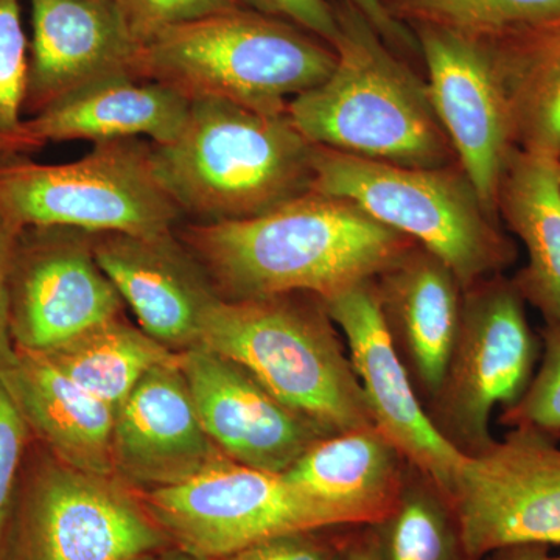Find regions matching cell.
Returning <instances> with one entry per match:
<instances>
[{
    "label": "cell",
    "instance_id": "obj_27",
    "mask_svg": "<svg viewBox=\"0 0 560 560\" xmlns=\"http://www.w3.org/2000/svg\"><path fill=\"white\" fill-rule=\"evenodd\" d=\"M378 526L385 560L458 559L460 545L452 512L425 478L420 485L407 481L399 506Z\"/></svg>",
    "mask_w": 560,
    "mask_h": 560
},
{
    "label": "cell",
    "instance_id": "obj_6",
    "mask_svg": "<svg viewBox=\"0 0 560 560\" xmlns=\"http://www.w3.org/2000/svg\"><path fill=\"white\" fill-rule=\"evenodd\" d=\"M313 191L353 202L440 257L463 289L503 275L517 249L458 164L411 168L315 145Z\"/></svg>",
    "mask_w": 560,
    "mask_h": 560
},
{
    "label": "cell",
    "instance_id": "obj_19",
    "mask_svg": "<svg viewBox=\"0 0 560 560\" xmlns=\"http://www.w3.org/2000/svg\"><path fill=\"white\" fill-rule=\"evenodd\" d=\"M374 280L390 340L427 405L440 389L455 345L463 285L440 257L419 245Z\"/></svg>",
    "mask_w": 560,
    "mask_h": 560
},
{
    "label": "cell",
    "instance_id": "obj_29",
    "mask_svg": "<svg viewBox=\"0 0 560 560\" xmlns=\"http://www.w3.org/2000/svg\"><path fill=\"white\" fill-rule=\"evenodd\" d=\"M539 366L528 389L500 416L503 425L526 430L551 441L560 438V323L545 324L540 330Z\"/></svg>",
    "mask_w": 560,
    "mask_h": 560
},
{
    "label": "cell",
    "instance_id": "obj_2",
    "mask_svg": "<svg viewBox=\"0 0 560 560\" xmlns=\"http://www.w3.org/2000/svg\"><path fill=\"white\" fill-rule=\"evenodd\" d=\"M337 65L323 83L290 101L287 114L313 145L411 168L458 164L429 86L370 21L337 0Z\"/></svg>",
    "mask_w": 560,
    "mask_h": 560
},
{
    "label": "cell",
    "instance_id": "obj_9",
    "mask_svg": "<svg viewBox=\"0 0 560 560\" xmlns=\"http://www.w3.org/2000/svg\"><path fill=\"white\" fill-rule=\"evenodd\" d=\"M541 353L511 279L492 276L463 293L458 334L438 393L425 405L431 422L464 455L492 444L490 416L528 389Z\"/></svg>",
    "mask_w": 560,
    "mask_h": 560
},
{
    "label": "cell",
    "instance_id": "obj_18",
    "mask_svg": "<svg viewBox=\"0 0 560 560\" xmlns=\"http://www.w3.org/2000/svg\"><path fill=\"white\" fill-rule=\"evenodd\" d=\"M28 3L32 43L25 109L32 116L94 81L136 73L139 46L110 0Z\"/></svg>",
    "mask_w": 560,
    "mask_h": 560
},
{
    "label": "cell",
    "instance_id": "obj_1",
    "mask_svg": "<svg viewBox=\"0 0 560 560\" xmlns=\"http://www.w3.org/2000/svg\"><path fill=\"white\" fill-rule=\"evenodd\" d=\"M178 237L231 301L291 293L331 300L418 245L353 202L313 190L253 219L187 224Z\"/></svg>",
    "mask_w": 560,
    "mask_h": 560
},
{
    "label": "cell",
    "instance_id": "obj_10",
    "mask_svg": "<svg viewBox=\"0 0 560 560\" xmlns=\"http://www.w3.org/2000/svg\"><path fill=\"white\" fill-rule=\"evenodd\" d=\"M171 544L145 504L105 475L44 466L32 478L5 560H135Z\"/></svg>",
    "mask_w": 560,
    "mask_h": 560
},
{
    "label": "cell",
    "instance_id": "obj_40",
    "mask_svg": "<svg viewBox=\"0 0 560 560\" xmlns=\"http://www.w3.org/2000/svg\"><path fill=\"white\" fill-rule=\"evenodd\" d=\"M7 156H11V154L7 153V151L3 150L2 147H0V161H2L3 158H7Z\"/></svg>",
    "mask_w": 560,
    "mask_h": 560
},
{
    "label": "cell",
    "instance_id": "obj_5",
    "mask_svg": "<svg viewBox=\"0 0 560 560\" xmlns=\"http://www.w3.org/2000/svg\"><path fill=\"white\" fill-rule=\"evenodd\" d=\"M337 51L289 22L235 9L187 22L143 44L135 72L187 97L221 98L285 114L290 101L330 75Z\"/></svg>",
    "mask_w": 560,
    "mask_h": 560
},
{
    "label": "cell",
    "instance_id": "obj_30",
    "mask_svg": "<svg viewBox=\"0 0 560 560\" xmlns=\"http://www.w3.org/2000/svg\"><path fill=\"white\" fill-rule=\"evenodd\" d=\"M139 49L160 33L213 14L243 9L235 0H110Z\"/></svg>",
    "mask_w": 560,
    "mask_h": 560
},
{
    "label": "cell",
    "instance_id": "obj_25",
    "mask_svg": "<svg viewBox=\"0 0 560 560\" xmlns=\"http://www.w3.org/2000/svg\"><path fill=\"white\" fill-rule=\"evenodd\" d=\"M43 353L81 388L116 410L150 371L180 355L119 318Z\"/></svg>",
    "mask_w": 560,
    "mask_h": 560
},
{
    "label": "cell",
    "instance_id": "obj_39",
    "mask_svg": "<svg viewBox=\"0 0 560 560\" xmlns=\"http://www.w3.org/2000/svg\"><path fill=\"white\" fill-rule=\"evenodd\" d=\"M160 552H151V555H145L135 560H160Z\"/></svg>",
    "mask_w": 560,
    "mask_h": 560
},
{
    "label": "cell",
    "instance_id": "obj_28",
    "mask_svg": "<svg viewBox=\"0 0 560 560\" xmlns=\"http://www.w3.org/2000/svg\"><path fill=\"white\" fill-rule=\"evenodd\" d=\"M28 43L20 0H0V147L11 154L32 150L24 135Z\"/></svg>",
    "mask_w": 560,
    "mask_h": 560
},
{
    "label": "cell",
    "instance_id": "obj_36",
    "mask_svg": "<svg viewBox=\"0 0 560 560\" xmlns=\"http://www.w3.org/2000/svg\"><path fill=\"white\" fill-rule=\"evenodd\" d=\"M334 560H385L382 530L378 525H366L359 533L340 541Z\"/></svg>",
    "mask_w": 560,
    "mask_h": 560
},
{
    "label": "cell",
    "instance_id": "obj_3",
    "mask_svg": "<svg viewBox=\"0 0 560 560\" xmlns=\"http://www.w3.org/2000/svg\"><path fill=\"white\" fill-rule=\"evenodd\" d=\"M315 145L289 114L221 98L191 101L175 140L150 142L154 178L195 223L259 217L312 191Z\"/></svg>",
    "mask_w": 560,
    "mask_h": 560
},
{
    "label": "cell",
    "instance_id": "obj_21",
    "mask_svg": "<svg viewBox=\"0 0 560 560\" xmlns=\"http://www.w3.org/2000/svg\"><path fill=\"white\" fill-rule=\"evenodd\" d=\"M191 98L136 73H119L70 92L31 119L24 135L32 150L61 140L138 139L168 143L180 135L189 119Z\"/></svg>",
    "mask_w": 560,
    "mask_h": 560
},
{
    "label": "cell",
    "instance_id": "obj_8",
    "mask_svg": "<svg viewBox=\"0 0 560 560\" xmlns=\"http://www.w3.org/2000/svg\"><path fill=\"white\" fill-rule=\"evenodd\" d=\"M140 500L180 550L223 560L283 534L355 525L348 512L271 474L230 458L190 480L142 490Z\"/></svg>",
    "mask_w": 560,
    "mask_h": 560
},
{
    "label": "cell",
    "instance_id": "obj_23",
    "mask_svg": "<svg viewBox=\"0 0 560 560\" xmlns=\"http://www.w3.org/2000/svg\"><path fill=\"white\" fill-rule=\"evenodd\" d=\"M501 223L523 243L525 267L511 278L545 324L560 323V165L514 150L497 195Z\"/></svg>",
    "mask_w": 560,
    "mask_h": 560
},
{
    "label": "cell",
    "instance_id": "obj_24",
    "mask_svg": "<svg viewBox=\"0 0 560 560\" xmlns=\"http://www.w3.org/2000/svg\"><path fill=\"white\" fill-rule=\"evenodd\" d=\"M488 43L517 150L560 165V21Z\"/></svg>",
    "mask_w": 560,
    "mask_h": 560
},
{
    "label": "cell",
    "instance_id": "obj_7",
    "mask_svg": "<svg viewBox=\"0 0 560 560\" xmlns=\"http://www.w3.org/2000/svg\"><path fill=\"white\" fill-rule=\"evenodd\" d=\"M180 217L151 171L150 142L105 140L68 164L0 161V219L20 231L69 228L156 237L173 232Z\"/></svg>",
    "mask_w": 560,
    "mask_h": 560
},
{
    "label": "cell",
    "instance_id": "obj_22",
    "mask_svg": "<svg viewBox=\"0 0 560 560\" xmlns=\"http://www.w3.org/2000/svg\"><path fill=\"white\" fill-rule=\"evenodd\" d=\"M405 464L400 452L372 425L323 438L282 475L348 512L355 525H381L404 495Z\"/></svg>",
    "mask_w": 560,
    "mask_h": 560
},
{
    "label": "cell",
    "instance_id": "obj_16",
    "mask_svg": "<svg viewBox=\"0 0 560 560\" xmlns=\"http://www.w3.org/2000/svg\"><path fill=\"white\" fill-rule=\"evenodd\" d=\"M92 250L140 329L168 349L197 346L202 316L221 296L179 237L92 234Z\"/></svg>",
    "mask_w": 560,
    "mask_h": 560
},
{
    "label": "cell",
    "instance_id": "obj_32",
    "mask_svg": "<svg viewBox=\"0 0 560 560\" xmlns=\"http://www.w3.org/2000/svg\"><path fill=\"white\" fill-rule=\"evenodd\" d=\"M243 9L289 22L302 31L337 46L341 28L331 0H235Z\"/></svg>",
    "mask_w": 560,
    "mask_h": 560
},
{
    "label": "cell",
    "instance_id": "obj_38",
    "mask_svg": "<svg viewBox=\"0 0 560 560\" xmlns=\"http://www.w3.org/2000/svg\"><path fill=\"white\" fill-rule=\"evenodd\" d=\"M160 560H210L206 558H200V556L191 555V552H187L180 550V548H172V550H167L162 552L160 556Z\"/></svg>",
    "mask_w": 560,
    "mask_h": 560
},
{
    "label": "cell",
    "instance_id": "obj_20",
    "mask_svg": "<svg viewBox=\"0 0 560 560\" xmlns=\"http://www.w3.org/2000/svg\"><path fill=\"white\" fill-rule=\"evenodd\" d=\"M0 378L28 429L72 469L113 477L116 408L92 396L43 352L0 349Z\"/></svg>",
    "mask_w": 560,
    "mask_h": 560
},
{
    "label": "cell",
    "instance_id": "obj_4",
    "mask_svg": "<svg viewBox=\"0 0 560 560\" xmlns=\"http://www.w3.org/2000/svg\"><path fill=\"white\" fill-rule=\"evenodd\" d=\"M197 346L241 364L330 434L375 425L349 350L313 294L219 298L202 316Z\"/></svg>",
    "mask_w": 560,
    "mask_h": 560
},
{
    "label": "cell",
    "instance_id": "obj_13",
    "mask_svg": "<svg viewBox=\"0 0 560 560\" xmlns=\"http://www.w3.org/2000/svg\"><path fill=\"white\" fill-rule=\"evenodd\" d=\"M323 302L348 342L375 427L408 466L447 500L466 455L431 422L386 329L375 280L361 282Z\"/></svg>",
    "mask_w": 560,
    "mask_h": 560
},
{
    "label": "cell",
    "instance_id": "obj_31",
    "mask_svg": "<svg viewBox=\"0 0 560 560\" xmlns=\"http://www.w3.org/2000/svg\"><path fill=\"white\" fill-rule=\"evenodd\" d=\"M28 434L31 429L20 407L0 378V560L7 559L14 514V493Z\"/></svg>",
    "mask_w": 560,
    "mask_h": 560
},
{
    "label": "cell",
    "instance_id": "obj_11",
    "mask_svg": "<svg viewBox=\"0 0 560 560\" xmlns=\"http://www.w3.org/2000/svg\"><path fill=\"white\" fill-rule=\"evenodd\" d=\"M445 503L466 560L514 545H559L560 448L541 434L512 430L466 455Z\"/></svg>",
    "mask_w": 560,
    "mask_h": 560
},
{
    "label": "cell",
    "instance_id": "obj_37",
    "mask_svg": "<svg viewBox=\"0 0 560 560\" xmlns=\"http://www.w3.org/2000/svg\"><path fill=\"white\" fill-rule=\"evenodd\" d=\"M488 560H560V556H551L547 545H514L493 551Z\"/></svg>",
    "mask_w": 560,
    "mask_h": 560
},
{
    "label": "cell",
    "instance_id": "obj_33",
    "mask_svg": "<svg viewBox=\"0 0 560 560\" xmlns=\"http://www.w3.org/2000/svg\"><path fill=\"white\" fill-rule=\"evenodd\" d=\"M316 533L318 530L283 534L223 560H334L340 541L324 539Z\"/></svg>",
    "mask_w": 560,
    "mask_h": 560
},
{
    "label": "cell",
    "instance_id": "obj_17",
    "mask_svg": "<svg viewBox=\"0 0 560 560\" xmlns=\"http://www.w3.org/2000/svg\"><path fill=\"white\" fill-rule=\"evenodd\" d=\"M223 459L202 429L179 360L150 371L116 410L113 466L121 480L165 488Z\"/></svg>",
    "mask_w": 560,
    "mask_h": 560
},
{
    "label": "cell",
    "instance_id": "obj_12",
    "mask_svg": "<svg viewBox=\"0 0 560 560\" xmlns=\"http://www.w3.org/2000/svg\"><path fill=\"white\" fill-rule=\"evenodd\" d=\"M121 298L98 267L92 234L69 228L18 232L10 271V337L44 352L119 318Z\"/></svg>",
    "mask_w": 560,
    "mask_h": 560
},
{
    "label": "cell",
    "instance_id": "obj_15",
    "mask_svg": "<svg viewBox=\"0 0 560 560\" xmlns=\"http://www.w3.org/2000/svg\"><path fill=\"white\" fill-rule=\"evenodd\" d=\"M179 366L202 429L235 463L285 474L312 445L331 436L279 400L241 364L213 350L202 346L183 350Z\"/></svg>",
    "mask_w": 560,
    "mask_h": 560
},
{
    "label": "cell",
    "instance_id": "obj_35",
    "mask_svg": "<svg viewBox=\"0 0 560 560\" xmlns=\"http://www.w3.org/2000/svg\"><path fill=\"white\" fill-rule=\"evenodd\" d=\"M16 228L0 219V349L10 341V271L14 245L18 238Z\"/></svg>",
    "mask_w": 560,
    "mask_h": 560
},
{
    "label": "cell",
    "instance_id": "obj_14",
    "mask_svg": "<svg viewBox=\"0 0 560 560\" xmlns=\"http://www.w3.org/2000/svg\"><path fill=\"white\" fill-rule=\"evenodd\" d=\"M410 31L427 68L431 103L460 171L486 209L500 220V180L517 149L488 43L433 25H411Z\"/></svg>",
    "mask_w": 560,
    "mask_h": 560
},
{
    "label": "cell",
    "instance_id": "obj_34",
    "mask_svg": "<svg viewBox=\"0 0 560 560\" xmlns=\"http://www.w3.org/2000/svg\"><path fill=\"white\" fill-rule=\"evenodd\" d=\"M349 3L353 9L360 11L375 32L382 36V39L396 50L400 57H420V49L418 39L415 33L401 24V22L394 20L390 16L388 9H386L383 0H342Z\"/></svg>",
    "mask_w": 560,
    "mask_h": 560
},
{
    "label": "cell",
    "instance_id": "obj_26",
    "mask_svg": "<svg viewBox=\"0 0 560 560\" xmlns=\"http://www.w3.org/2000/svg\"><path fill=\"white\" fill-rule=\"evenodd\" d=\"M394 20L469 36H497L560 21V0H383Z\"/></svg>",
    "mask_w": 560,
    "mask_h": 560
}]
</instances>
